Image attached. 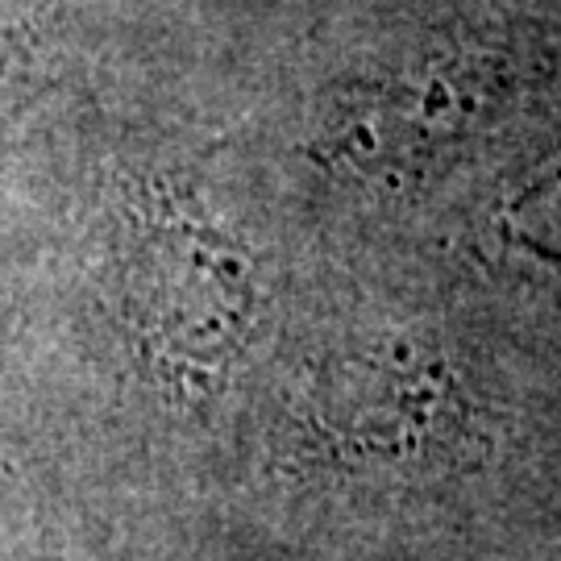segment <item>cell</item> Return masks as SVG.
<instances>
[{"label":"cell","instance_id":"cell-1","mask_svg":"<svg viewBox=\"0 0 561 561\" xmlns=\"http://www.w3.org/2000/svg\"><path fill=\"white\" fill-rule=\"evenodd\" d=\"M125 317L167 387L201 396L238 366L259 317L254 259L221 225L183 213L138 221L125 254Z\"/></svg>","mask_w":561,"mask_h":561},{"label":"cell","instance_id":"cell-2","mask_svg":"<svg viewBox=\"0 0 561 561\" xmlns=\"http://www.w3.org/2000/svg\"><path fill=\"white\" fill-rule=\"evenodd\" d=\"M520 96V71L495 50L437 55L408 71L366 80L324 129L333 167L379 180H412L491 134Z\"/></svg>","mask_w":561,"mask_h":561},{"label":"cell","instance_id":"cell-3","mask_svg":"<svg viewBox=\"0 0 561 561\" xmlns=\"http://www.w3.org/2000/svg\"><path fill=\"white\" fill-rule=\"evenodd\" d=\"M317 424L324 442L379 461H458L474 442L470 403L433 354L387 350L324 370Z\"/></svg>","mask_w":561,"mask_h":561},{"label":"cell","instance_id":"cell-4","mask_svg":"<svg viewBox=\"0 0 561 561\" xmlns=\"http://www.w3.org/2000/svg\"><path fill=\"white\" fill-rule=\"evenodd\" d=\"M500 238L561 271V146L507 187L500 204Z\"/></svg>","mask_w":561,"mask_h":561},{"label":"cell","instance_id":"cell-5","mask_svg":"<svg viewBox=\"0 0 561 561\" xmlns=\"http://www.w3.org/2000/svg\"><path fill=\"white\" fill-rule=\"evenodd\" d=\"M9 108H13V80L0 76V129H4V121H9Z\"/></svg>","mask_w":561,"mask_h":561},{"label":"cell","instance_id":"cell-6","mask_svg":"<svg viewBox=\"0 0 561 561\" xmlns=\"http://www.w3.org/2000/svg\"><path fill=\"white\" fill-rule=\"evenodd\" d=\"M558 561H561V558H558Z\"/></svg>","mask_w":561,"mask_h":561}]
</instances>
